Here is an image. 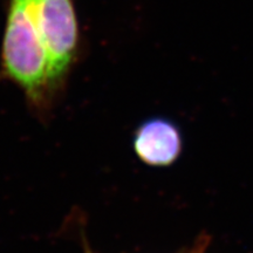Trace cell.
Instances as JSON below:
<instances>
[{
    "mask_svg": "<svg viewBox=\"0 0 253 253\" xmlns=\"http://www.w3.org/2000/svg\"><path fill=\"white\" fill-rule=\"evenodd\" d=\"M2 74L40 104L50 88L48 56L31 0H9L1 52Z\"/></svg>",
    "mask_w": 253,
    "mask_h": 253,
    "instance_id": "obj_1",
    "label": "cell"
},
{
    "mask_svg": "<svg viewBox=\"0 0 253 253\" xmlns=\"http://www.w3.org/2000/svg\"><path fill=\"white\" fill-rule=\"evenodd\" d=\"M32 11L48 56L49 84L55 88L75 61L79 26L73 0H31Z\"/></svg>",
    "mask_w": 253,
    "mask_h": 253,
    "instance_id": "obj_2",
    "label": "cell"
},
{
    "mask_svg": "<svg viewBox=\"0 0 253 253\" xmlns=\"http://www.w3.org/2000/svg\"><path fill=\"white\" fill-rule=\"evenodd\" d=\"M134 148L144 163L155 167L171 164L181 151V136L172 123L150 120L136 131Z\"/></svg>",
    "mask_w": 253,
    "mask_h": 253,
    "instance_id": "obj_3",
    "label": "cell"
},
{
    "mask_svg": "<svg viewBox=\"0 0 253 253\" xmlns=\"http://www.w3.org/2000/svg\"><path fill=\"white\" fill-rule=\"evenodd\" d=\"M86 253H93V252H91V251H90V250L87 248V250H86Z\"/></svg>",
    "mask_w": 253,
    "mask_h": 253,
    "instance_id": "obj_4",
    "label": "cell"
}]
</instances>
